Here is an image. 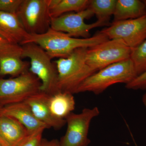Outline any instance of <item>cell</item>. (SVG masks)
<instances>
[{
  "label": "cell",
  "instance_id": "1",
  "mask_svg": "<svg viewBox=\"0 0 146 146\" xmlns=\"http://www.w3.org/2000/svg\"><path fill=\"white\" fill-rule=\"evenodd\" d=\"M108 39L107 36L100 31L89 38H76L50 28L43 34L29 35L24 44L35 43L44 49L52 59L66 57L76 49L89 48Z\"/></svg>",
  "mask_w": 146,
  "mask_h": 146
},
{
  "label": "cell",
  "instance_id": "2",
  "mask_svg": "<svg viewBox=\"0 0 146 146\" xmlns=\"http://www.w3.org/2000/svg\"><path fill=\"white\" fill-rule=\"evenodd\" d=\"M87 49L80 48L67 57L54 61L58 74V86L60 92L76 94L80 84L96 72L86 63Z\"/></svg>",
  "mask_w": 146,
  "mask_h": 146
},
{
  "label": "cell",
  "instance_id": "3",
  "mask_svg": "<svg viewBox=\"0 0 146 146\" xmlns=\"http://www.w3.org/2000/svg\"><path fill=\"white\" fill-rule=\"evenodd\" d=\"M136 77L133 63L129 58L97 71L80 84L76 94L91 92L98 95L113 84L124 83L126 85Z\"/></svg>",
  "mask_w": 146,
  "mask_h": 146
},
{
  "label": "cell",
  "instance_id": "4",
  "mask_svg": "<svg viewBox=\"0 0 146 146\" xmlns=\"http://www.w3.org/2000/svg\"><path fill=\"white\" fill-rule=\"evenodd\" d=\"M23 58L30 60L29 71L36 76L41 83L40 91L52 95L60 92L58 89V74L52 58L42 47L34 43L22 45Z\"/></svg>",
  "mask_w": 146,
  "mask_h": 146
},
{
  "label": "cell",
  "instance_id": "5",
  "mask_svg": "<svg viewBox=\"0 0 146 146\" xmlns=\"http://www.w3.org/2000/svg\"><path fill=\"white\" fill-rule=\"evenodd\" d=\"M41 82L29 71L9 79L0 78V106L22 102L40 91Z\"/></svg>",
  "mask_w": 146,
  "mask_h": 146
},
{
  "label": "cell",
  "instance_id": "6",
  "mask_svg": "<svg viewBox=\"0 0 146 146\" xmlns=\"http://www.w3.org/2000/svg\"><path fill=\"white\" fill-rule=\"evenodd\" d=\"M131 51L121 40L109 39L88 48L86 63L97 72L110 65L129 59Z\"/></svg>",
  "mask_w": 146,
  "mask_h": 146
},
{
  "label": "cell",
  "instance_id": "7",
  "mask_svg": "<svg viewBox=\"0 0 146 146\" xmlns=\"http://www.w3.org/2000/svg\"><path fill=\"white\" fill-rule=\"evenodd\" d=\"M16 14L29 35L42 34L50 28L48 0H23Z\"/></svg>",
  "mask_w": 146,
  "mask_h": 146
},
{
  "label": "cell",
  "instance_id": "8",
  "mask_svg": "<svg viewBox=\"0 0 146 146\" xmlns=\"http://www.w3.org/2000/svg\"><path fill=\"white\" fill-rule=\"evenodd\" d=\"M100 113L98 107L84 108L79 114L72 112L65 118L67 128L61 138L60 146H88L91 141L88 138L90 124Z\"/></svg>",
  "mask_w": 146,
  "mask_h": 146
},
{
  "label": "cell",
  "instance_id": "9",
  "mask_svg": "<svg viewBox=\"0 0 146 146\" xmlns=\"http://www.w3.org/2000/svg\"><path fill=\"white\" fill-rule=\"evenodd\" d=\"M94 15V13L89 7L79 12L65 13L51 18L50 28L64 33L72 37L89 38L91 37L90 32L91 30L108 24L98 20L93 23H85V20L91 18Z\"/></svg>",
  "mask_w": 146,
  "mask_h": 146
},
{
  "label": "cell",
  "instance_id": "10",
  "mask_svg": "<svg viewBox=\"0 0 146 146\" xmlns=\"http://www.w3.org/2000/svg\"><path fill=\"white\" fill-rule=\"evenodd\" d=\"M109 39H119L131 49L146 39V14L136 19L113 22L100 31Z\"/></svg>",
  "mask_w": 146,
  "mask_h": 146
},
{
  "label": "cell",
  "instance_id": "11",
  "mask_svg": "<svg viewBox=\"0 0 146 146\" xmlns=\"http://www.w3.org/2000/svg\"><path fill=\"white\" fill-rule=\"evenodd\" d=\"M23 58L21 45L9 43L0 48V75L15 77L29 71L30 63Z\"/></svg>",
  "mask_w": 146,
  "mask_h": 146
},
{
  "label": "cell",
  "instance_id": "12",
  "mask_svg": "<svg viewBox=\"0 0 146 146\" xmlns=\"http://www.w3.org/2000/svg\"><path fill=\"white\" fill-rule=\"evenodd\" d=\"M49 95L40 91L28 98L26 103L35 117L48 128L59 129L66 124L65 119L55 117L50 110L48 99Z\"/></svg>",
  "mask_w": 146,
  "mask_h": 146
},
{
  "label": "cell",
  "instance_id": "13",
  "mask_svg": "<svg viewBox=\"0 0 146 146\" xmlns=\"http://www.w3.org/2000/svg\"><path fill=\"white\" fill-rule=\"evenodd\" d=\"M1 116L15 119L26 128L29 133L39 129H49L35 117L30 108L25 102L3 106L0 111Z\"/></svg>",
  "mask_w": 146,
  "mask_h": 146
},
{
  "label": "cell",
  "instance_id": "14",
  "mask_svg": "<svg viewBox=\"0 0 146 146\" xmlns=\"http://www.w3.org/2000/svg\"><path fill=\"white\" fill-rule=\"evenodd\" d=\"M29 35L17 14L0 11V36L9 43L22 46Z\"/></svg>",
  "mask_w": 146,
  "mask_h": 146
},
{
  "label": "cell",
  "instance_id": "15",
  "mask_svg": "<svg viewBox=\"0 0 146 146\" xmlns=\"http://www.w3.org/2000/svg\"><path fill=\"white\" fill-rule=\"evenodd\" d=\"M29 134L18 121L7 116H0V138L7 146H16Z\"/></svg>",
  "mask_w": 146,
  "mask_h": 146
},
{
  "label": "cell",
  "instance_id": "16",
  "mask_svg": "<svg viewBox=\"0 0 146 146\" xmlns=\"http://www.w3.org/2000/svg\"><path fill=\"white\" fill-rule=\"evenodd\" d=\"M75 104L73 94L67 92H59L49 95L48 99V104L52 115L60 119H65L72 112Z\"/></svg>",
  "mask_w": 146,
  "mask_h": 146
},
{
  "label": "cell",
  "instance_id": "17",
  "mask_svg": "<svg viewBox=\"0 0 146 146\" xmlns=\"http://www.w3.org/2000/svg\"><path fill=\"white\" fill-rule=\"evenodd\" d=\"M146 14L143 1L139 0H117L114 21L136 19Z\"/></svg>",
  "mask_w": 146,
  "mask_h": 146
},
{
  "label": "cell",
  "instance_id": "18",
  "mask_svg": "<svg viewBox=\"0 0 146 146\" xmlns=\"http://www.w3.org/2000/svg\"><path fill=\"white\" fill-rule=\"evenodd\" d=\"M116 3L117 0H91L88 7L96 16L98 21L108 23L114 14Z\"/></svg>",
  "mask_w": 146,
  "mask_h": 146
},
{
  "label": "cell",
  "instance_id": "19",
  "mask_svg": "<svg viewBox=\"0 0 146 146\" xmlns=\"http://www.w3.org/2000/svg\"><path fill=\"white\" fill-rule=\"evenodd\" d=\"M89 0H60L55 7L50 10L51 18H56L68 13L77 12L89 7Z\"/></svg>",
  "mask_w": 146,
  "mask_h": 146
},
{
  "label": "cell",
  "instance_id": "20",
  "mask_svg": "<svg viewBox=\"0 0 146 146\" xmlns=\"http://www.w3.org/2000/svg\"><path fill=\"white\" fill-rule=\"evenodd\" d=\"M130 59L137 76L146 71V39L141 44L131 49Z\"/></svg>",
  "mask_w": 146,
  "mask_h": 146
},
{
  "label": "cell",
  "instance_id": "21",
  "mask_svg": "<svg viewBox=\"0 0 146 146\" xmlns=\"http://www.w3.org/2000/svg\"><path fill=\"white\" fill-rule=\"evenodd\" d=\"M45 129H41L33 133H29L21 143L16 146H40L43 131Z\"/></svg>",
  "mask_w": 146,
  "mask_h": 146
},
{
  "label": "cell",
  "instance_id": "22",
  "mask_svg": "<svg viewBox=\"0 0 146 146\" xmlns=\"http://www.w3.org/2000/svg\"><path fill=\"white\" fill-rule=\"evenodd\" d=\"M23 0H0V11L16 14Z\"/></svg>",
  "mask_w": 146,
  "mask_h": 146
},
{
  "label": "cell",
  "instance_id": "23",
  "mask_svg": "<svg viewBox=\"0 0 146 146\" xmlns=\"http://www.w3.org/2000/svg\"><path fill=\"white\" fill-rule=\"evenodd\" d=\"M125 87L127 89L133 90H146V71L126 84Z\"/></svg>",
  "mask_w": 146,
  "mask_h": 146
},
{
  "label": "cell",
  "instance_id": "24",
  "mask_svg": "<svg viewBox=\"0 0 146 146\" xmlns=\"http://www.w3.org/2000/svg\"><path fill=\"white\" fill-rule=\"evenodd\" d=\"M40 146H60V142L57 139L48 141L46 139H42Z\"/></svg>",
  "mask_w": 146,
  "mask_h": 146
},
{
  "label": "cell",
  "instance_id": "25",
  "mask_svg": "<svg viewBox=\"0 0 146 146\" xmlns=\"http://www.w3.org/2000/svg\"><path fill=\"white\" fill-rule=\"evenodd\" d=\"M9 43V42H7L5 39H4L1 36H0V48Z\"/></svg>",
  "mask_w": 146,
  "mask_h": 146
},
{
  "label": "cell",
  "instance_id": "26",
  "mask_svg": "<svg viewBox=\"0 0 146 146\" xmlns=\"http://www.w3.org/2000/svg\"><path fill=\"white\" fill-rule=\"evenodd\" d=\"M0 146H7V145L1 138H0Z\"/></svg>",
  "mask_w": 146,
  "mask_h": 146
},
{
  "label": "cell",
  "instance_id": "27",
  "mask_svg": "<svg viewBox=\"0 0 146 146\" xmlns=\"http://www.w3.org/2000/svg\"><path fill=\"white\" fill-rule=\"evenodd\" d=\"M143 2L144 3H145V5L146 8V0H145V1H143Z\"/></svg>",
  "mask_w": 146,
  "mask_h": 146
},
{
  "label": "cell",
  "instance_id": "28",
  "mask_svg": "<svg viewBox=\"0 0 146 146\" xmlns=\"http://www.w3.org/2000/svg\"><path fill=\"white\" fill-rule=\"evenodd\" d=\"M3 106H0V111H1V109L2 107Z\"/></svg>",
  "mask_w": 146,
  "mask_h": 146
}]
</instances>
